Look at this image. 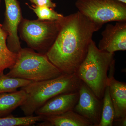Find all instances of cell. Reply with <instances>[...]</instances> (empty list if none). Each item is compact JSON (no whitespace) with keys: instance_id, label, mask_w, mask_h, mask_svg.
<instances>
[{"instance_id":"1","label":"cell","mask_w":126,"mask_h":126,"mask_svg":"<svg viewBox=\"0 0 126 126\" xmlns=\"http://www.w3.org/2000/svg\"><path fill=\"white\" fill-rule=\"evenodd\" d=\"M54 43L46 55L63 74L75 73L86 57L94 32L101 26L78 11L64 16Z\"/></svg>"},{"instance_id":"2","label":"cell","mask_w":126,"mask_h":126,"mask_svg":"<svg viewBox=\"0 0 126 126\" xmlns=\"http://www.w3.org/2000/svg\"><path fill=\"white\" fill-rule=\"evenodd\" d=\"M81 80L76 73L63 74L55 78L32 82L21 88L26 94L20 108L25 116L33 115L36 110L55 96L78 91Z\"/></svg>"},{"instance_id":"3","label":"cell","mask_w":126,"mask_h":126,"mask_svg":"<svg viewBox=\"0 0 126 126\" xmlns=\"http://www.w3.org/2000/svg\"><path fill=\"white\" fill-rule=\"evenodd\" d=\"M115 53L101 50L93 40L89 46L86 57L76 73L99 99H103L107 86L108 72L115 63Z\"/></svg>"},{"instance_id":"4","label":"cell","mask_w":126,"mask_h":126,"mask_svg":"<svg viewBox=\"0 0 126 126\" xmlns=\"http://www.w3.org/2000/svg\"><path fill=\"white\" fill-rule=\"evenodd\" d=\"M63 74L46 55L30 48H22L15 64L6 74L36 82L55 78Z\"/></svg>"},{"instance_id":"5","label":"cell","mask_w":126,"mask_h":126,"mask_svg":"<svg viewBox=\"0 0 126 126\" xmlns=\"http://www.w3.org/2000/svg\"><path fill=\"white\" fill-rule=\"evenodd\" d=\"M60 20H30L23 18L18 27L20 36L30 48L46 54L58 34Z\"/></svg>"},{"instance_id":"6","label":"cell","mask_w":126,"mask_h":126,"mask_svg":"<svg viewBox=\"0 0 126 126\" xmlns=\"http://www.w3.org/2000/svg\"><path fill=\"white\" fill-rule=\"evenodd\" d=\"M78 11L102 26L112 21H126V4L116 0H77Z\"/></svg>"},{"instance_id":"7","label":"cell","mask_w":126,"mask_h":126,"mask_svg":"<svg viewBox=\"0 0 126 126\" xmlns=\"http://www.w3.org/2000/svg\"><path fill=\"white\" fill-rule=\"evenodd\" d=\"M5 11L2 29L7 34V47L11 52L18 53L22 49L18 35L19 25L23 18L19 2L17 0H4Z\"/></svg>"},{"instance_id":"8","label":"cell","mask_w":126,"mask_h":126,"mask_svg":"<svg viewBox=\"0 0 126 126\" xmlns=\"http://www.w3.org/2000/svg\"><path fill=\"white\" fill-rule=\"evenodd\" d=\"M79 92L78 100L73 110L88 120L93 126H98L102 106L101 99L82 81Z\"/></svg>"},{"instance_id":"9","label":"cell","mask_w":126,"mask_h":126,"mask_svg":"<svg viewBox=\"0 0 126 126\" xmlns=\"http://www.w3.org/2000/svg\"><path fill=\"white\" fill-rule=\"evenodd\" d=\"M98 48L110 53L126 50V21L108 24L102 32Z\"/></svg>"},{"instance_id":"10","label":"cell","mask_w":126,"mask_h":126,"mask_svg":"<svg viewBox=\"0 0 126 126\" xmlns=\"http://www.w3.org/2000/svg\"><path fill=\"white\" fill-rule=\"evenodd\" d=\"M78 91L61 94L49 99L35 112L43 117L54 116L73 110L78 100Z\"/></svg>"},{"instance_id":"11","label":"cell","mask_w":126,"mask_h":126,"mask_svg":"<svg viewBox=\"0 0 126 126\" xmlns=\"http://www.w3.org/2000/svg\"><path fill=\"white\" fill-rule=\"evenodd\" d=\"M113 74L109 75L107 86L115 110L114 122H116L126 117V84L116 80Z\"/></svg>"},{"instance_id":"12","label":"cell","mask_w":126,"mask_h":126,"mask_svg":"<svg viewBox=\"0 0 126 126\" xmlns=\"http://www.w3.org/2000/svg\"><path fill=\"white\" fill-rule=\"evenodd\" d=\"M39 126H92L93 124L73 110L60 115L44 117Z\"/></svg>"},{"instance_id":"13","label":"cell","mask_w":126,"mask_h":126,"mask_svg":"<svg viewBox=\"0 0 126 126\" xmlns=\"http://www.w3.org/2000/svg\"><path fill=\"white\" fill-rule=\"evenodd\" d=\"M24 90L11 93L0 94V117L7 116L18 107H20L26 98Z\"/></svg>"},{"instance_id":"14","label":"cell","mask_w":126,"mask_h":126,"mask_svg":"<svg viewBox=\"0 0 126 126\" xmlns=\"http://www.w3.org/2000/svg\"><path fill=\"white\" fill-rule=\"evenodd\" d=\"M1 2L0 0V7ZM7 34L0 24V76L6 69H10L14 65L18 57V53L11 52L7 47Z\"/></svg>"},{"instance_id":"15","label":"cell","mask_w":126,"mask_h":126,"mask_svg":"<svg viewBox=\"0 0 126 126\" xmlns=\"http://www.w3.org/2000/svg\"><path fill=\"white\" fill-rule=\"evenodd\" d=\"M103 99L101 120L98 126H112L115 112L108 86H107L105 89Z\"/></svg>"},{"instance_id":"16","label":"cell","mask_w":126,"mask_h":126,"mask_svg":"<svg viewBox=\"0 0 126 126\" xmlns=\"http://www.w3.org/2000/svg\"><path fill=\"white\" fill-rule=\"evenodd\" d=\"M44 117L33 115L17 117L12 115L0 117V126H29L42 121Z\"/></svg>"},{"instance_id":"17","label":"cell","mask_w":126,"mask_h":126,"mask_svg":"<svg viewBox=\"0 0 126 126\" xmlns=\"http://www.w3.org/2000/svg\"><path fill=\"white\" fill-rule=\"evenodd\" d=\"M32 82L25 79L11 77L4 74L0 76V94L16 92L19 88L24 87Z\"/></svg>"},{"instance_id":"18","label":"cell","mask_w":126,"mask_h":126,"mask_svg":"<svg viewBox=\"0 0 126 126\" xmlns=\"http://www.w3.org/2000/svg\"><path fill=\"white\" fill-rule=\"evenodd\" d=\"M30 9L35 13L38 19L41 21H54L60 20L64 16L59 14L54 9L46 6H38L34 5L31 6L26 3Z\"/></svg>"},{"instance_id":"19","label":"cell","mask_w":126,"mask_h":126,"mask_svg":"<svg viewBox=\"0 0 126 126\" xmlns=\"http://www.w3.org/2000/svg\"><path fill=\"white\" fill-rule=\"evenodd\" d=\"M33 5L38 6H46L54 9L56 4L52 0H28Z\"/></svg>"},{"instance_id":"20","label":"cell","mask_w":126,"mask_h":126,"mask_svg":"<svg viewBox=\"0 0 126 126\" xmlns=\"http://www.w3.org/2000/svg\"><path fill=\"white\" fill-rule=\"evenodd\" d=\"M117 122H119L120 123L119 125H121L120 126H126V117L124 118H122L121 120L118 121Z\"/></svg>"},{"instance_id":"21","label":"cell","mask_w":126,"mask_h":126,"mask_svg":"<svg viewBox=\"0 0 126 126\" xmlns=\"http://www.w3.org/2000/svg\"><path fill=\"white\" fill-rule=\"evenodd\" d=\"M116 0L124 3V4H126V0Z\"/></svg>"}]
</instances>
